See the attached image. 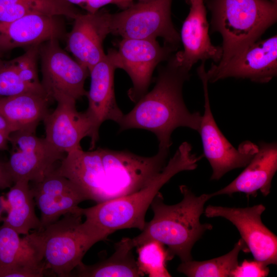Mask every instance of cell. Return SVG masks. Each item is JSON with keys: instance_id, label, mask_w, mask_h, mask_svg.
Masks as SVG:
<instances>
[{"instance_id": "cell-27", "label": "cell", "mask_w": 277, "mask_h": 277, "mask_svg": "<svg viewBox=\"0 0 277 277\" xmlns=\"http://www.w3.org/2000/svg\"><path fill=\"white\" fill-rule=\"evenodd\" d=\"M242 250L249 252L241 238L228 253L207 261L192 260L182 262L177 270L189 277H231V272L239 264L238 256Z\"/></svg>"}, {"instance_id": "cell-19", "label": "cell", "mask_w": 277, "mask_h": 277, "mask_svg": "<svg viewBox=\"0 0 277 277\" xmlns=\"http://www.w3.org/2000/svg\"><path fill=\"white\" fill-rule=\"evenodd\" d=\"M204 1L189 0L190 11L180 34L183 50L174 55L179 63L189 71L199 61L212 60L219 63L222 55V47L211 42Z\"/></svg>"}, {"instance_id": "cell-9", "label": "cell", "mask_w": 277, "mask_h": 277, "mask_svg": "<svg viewBox=\"0 0 277 277\" xmlns=\"http://www.w3.org/2000/svg\"><path fill=\"white\" fill-rule=\"evenodd\" d=\"M56 39L39 45L41 85L50 101L66 97L77 101L86 96L85 83L89 75L88 69L73 59Z\"/></svg>"}, {"instance_id": "cell-17", "label": "cell", "mask_w": 277, "mask_h": 277, "mask_svg": "<svg viewBox=\"0 0 277 277\" xmlns=\"http://www.w3.org/2000/svg\"><path fill=\"white\" fill-rule=\"evenodd\" d=\"M116 69L110 56H106L89 70L90 86L86 96L88 106L85 111L93 130L90 150H93L99 138V129L106 121L118 124L124 114L116 101L114 71Z\"/></svg>"}, {"instance_id": "cell-20", "label": "cell", "mask_w": 277, "mask_h": 277, "mask_svg": "<svg viewBox=\"0 0 277 277\" xmlns=\"http://www.w3.org/2000/svg\"><path fill=\"white\" fill-rule=\"evenodd\" d=\"M258 146V152L243 172L226 186L211 193L212 197L237 192L255 196L258 191L265 196L269 194L277 170V144L263 142Z\"/></svg>"}, {"instance_id": "cell-12", "label": "cell", "mask_w": 277, "mask_h": 277, "mask_svg": "<svg viewBox=\"0 0 277 277\" xmlns=\"http://www.w3.org/2000/svg\"><path fill=\"white\" fill-rule=\"evenodd\" d=\"M265 210L262 204L246 208L209 205L204 212L207 217H222L231 222L254 260L268 266L277 263V238L262 221Z\"/></svg>"}, {"instance_id": "cell-37", "label": "cell", "mask_w": 277, "mask_h": 277, "mask_svg": "<svg viewBox=\"0 0 277 277\" xmlns=\"http://www.w3.org/2000/svg\"><path fill=\"white\" fill-rule=\"evenodd\" d=\"M4 53L1 50V49H0V58H2V57L3 56V55H4Z\"/></svg>"}, {"instance_id": "cell-21", "label": "cell", "mask_w": 277, "mask_h": 277, "mask_svg": "<svg viewBox=\"0 0 277 277\" xmlns=\"http://www.w3.org/2000/svg\"><path fill=\"white\" fill-rule=\"evenodd\" d=\"M15 230L3 224L0 226V267H17L47 271L43 245L37 230L21 237Z\"/></svg>"}, {"instance_id": "cell-4", "label": "cell", "mask_w": 277, "mask_h": 277, "mask_svg": "<svg viewBox=\"0 0 277 277\" xmlns=\"http://www.w3.org/2000/svg\"><path fill=\"white\" fill-rule=\"evenodd\" d=\"M213 31L222 37V65L261 37L277 20V2L268 0H210Z\"/></svg>"}, {"instance_id": "cell-30", "label": "cell", "mask_w": 277, "mask_h": 277, "mask_svg": "<svg viewBox=\"0 0 277 277\" xmlns=\"http://www.w3.org/2000/svg\"><path fill=\"white\" fill-rule=\"evenodd\" d=\"M39 45L25 48V51L23 54L11 61L23 81L31 85L42 88L37 71Z\"/></svg>"}, {"instance_id": "cell-29", "label": "cell", "mask_w": 277, "mask_h": 277, "mask_svg": "<svg viewBox=\"0 0 277 277\" xmlns=\"http://www.w3.org/2000/svg\"><path fill=\"white\" fill-rule=\"evenodd\" d=\"M29 92L46 94L42 88L23 81L11 60L0 58V97H8Z\"/></svg>"}, {"instance_id": "cell-24", "label": "cell", "mask_w": 277, "mask_h": 277, "mask_svg": "<svg viewBox=\"0 0 277 277\" xmlns=\"http://www.w3.org/2000/svg\"><path fill=\"white\" fill-rule=\"evenodd\" d=\"M132 239L124 238L114 244V252L108 259L92 265L82 262L72 271L76 277H137L144 275L133 254Z\"/></svg>"}, {"instance_id": "cell-38", "label": "cell", "mask_w": 277, "mask_h": 277, "mask_svg": "<svg viewBox=\"0 0 277 277\" xmlns=\"http://www.w3.org/2000/svg\"><path fill=\"white\" fill-rule=\"evenodd\" d=\"M273 2H277V0H268Z\"/></svg>"}, {"instance_id": "cell-8", "label": "cell", "mask_w": 277, "mask_h": 277, "mask_svg": "<svg viewBox=\"0 0 277 277\" xmlns=\"http://www.w3.org/2000/svg\"><path fill=\"white\" fill-rule=\"evenodd\" d=\"M197 73L202 81L204 95V112L199 133L204 155L212 169L210 180H219L233 169L246 167L258 152V146L245 141L236 149L227 140L217 125L211 110L208 90L209 82L204 62H202Z\"/></svg>"}, {"instance_id": "cell-33", "label": "cell", "mask_w": 277, "mask_h": 277, "mask_svg": "<svg viewBox=\"0 0 277 277\" xmlns=\"http://www.w3.org/2000/svg\"><path fill=\"white\" fill-rule=\"evenodd\" d=\"M13 184L12 180L5 171L2 163L0 162V189L10 188Z\"/></svg>"}, {"instance_id": "cell-5", "label": "cell", "mask_w": 277, "mask_h": 277, "mask_svg": "<svg viewBox=\"0 0 277 277\" xmlns=\"http://www.w3.org/2000/svg\"><path fill=\"white\" fill-rule=\"evenodd\" d=\"M83 216L81 211L68 213L37 231L46 269L58 277L71 276L90 248L108 236Z\"/></svg>"}, {"instance_id": "cell-31", "label": "cell", "mask_w": 277, "mask_h": 277, "mask_svg": "<svg viewBox=\"0 0 277 277\" xmlns=\"http://www.w3.org/2000/svg\"><path fill=\"white\" fill-rule=\"evenodd\" d=\"M269 273L268 266L256 260H244L231 272V277H265Z\"/></svg>"}, {"instance_id": "cell-16", "label": "cell", "mask_w": 277, "mask_h": 277, "mask_svg": "<svg viewBox=\"0 0 277 277\" xmlns=\"http://www.w3.org/2000/svg\"><path fill=\"white\" fill-rule=\"evenodd\" d=\"M56 108L43 120L45 139L57 151L66 154L81 149L85 137L92 138L93 126L86 112H78L74 99L62 97L55 101Z\"/></svg>"}, {"instance_id": "cell-28", "label": "cell", "mask_w": 277, "mask_h": 277, "mask_svg": "<svg viewBox=\"0 0 277 277\" xmlns=\"http://www.w3.org/2000/svg\"><path fill=\"white\" fill-rule=\"evenodd\" d=\"M137 248V264L140 271L150 277H170L166 267L169 258L167 249L161 243L151 240Z\"/></svg>"}, {"instance_id": "cell-25", "label": "cell", "mask_w": 277, "mask_h": 277, "mask_svg": "<svg viewBox=\"0 0 277 277\" xmlns=\"http://www.w3.org/2000/svg\"><path fill=\"white\" fill-rule=\"evenodd\" d=\"M6 197L8 214L4 217L3 224L20 234H28L32 230L38 231L41 222L36 214L35 202L29 182L26 180L14 182Z\"/></svg>"}, {"instance_id": "cell-35", "label": "cell", "mask_w": 277, "mask_h": 277, "mask_svg": "<svg viewBox=\"0 0 277 277\" xmlns=\"http://www.w3.org/2000/svg\"><path fill=\"white\" fill-rule=\"evenodd\" d=\"M9 143V136L0 131V151L7 150Z\"/></svg>"}, {"instance_id": "cell-23", "label": "cell", "mask_w": 277, "mask_h": 277, "mask_svg": "<svg viewBox=\"0 0 277 277\" xmlns=\"http://www.w3.org/2000/svg\"><path fill=\"white\" fill-rule=\"evenodd\" d=\"M56 172L80 187L90 200L100 202L98 148L84 151L82 148L66 153Z\"/></svg>"}, {"instance_id": "cell-13", "label": "cell", "mask_w": 277, "mask_h": 277, "mask_svg": "<svg viewBox=\"0 0 277 277\" xmlns=\"http://www.w3.org/2000/svg\"><path fill=\"white\" fill-rule=\"evenodd\" d=\"M206 74L210 83L228 77L269 82L277 75V35L257 41L224 64H212Z\"/></svg>"}, {"instance_id": "cell-26", "label": "cell", "mask_w": 277, "mask_h": 277, "mask_svg": "<svg viewBox=\"0 0 277 277\" xmlns=\"http://www.w3.org/2000/svg\"><path fill=\"white\" fill-rule=\"evenodd\" d=\"M81 13L75 6L64 0H0V23L12 22L33 13L74 19Z\"/></svg>"}, {"instance_id": "cell-22", "label": "cell", "mask_w": 277, "mask_h": 277, "mask_svg": "<svg viewBox=\"0 0 277 277\" xmlns=\"http://www.w3.org/2000/svg\"><path fill=\"white\" fill-rule=\"evenodd\" d=\"M49 101L45 94L33 92L0 97V111L14 132H35L38 125L49 113Z\"/></svg>"}, {"instance_id": "cell-15", "label": "cell", "mask_w": 277, "mask_h": 277, "mask_svg": "<svg viewBox=\"0 0 277 277\" xmlns=\"http://www.w3.org/2000/svg\"><path fill=\"white\" fill-rule=\"evenodd\" d=\"M111 14L105 9L81 13L66 36V50L89 71L105 56L103 43L111 33Z\"/></svg>"}, {"instance_id": "cell-34", "label": "cell", "mask_w": 277, "mask_h": 277, "mask_svg": "<svg viewBox=\"0 0 277 277\" xmlns=\"http://www.w3.org/2000/svg\"><path fill=\"white\" fill-rule=\"evenodd\" d=\"M0 131L4 133L6 135L10 136L11 133L14 132V130L5 117L3 113L0 111Z\"/></svg>"}, {"instance_id": "cell-36", "label": "cell", "mask_w": 277, "mask_h": 277, "mask_svg": "<svg viewBox=\"0 0 277 277\" xmlns=\"http://www.w3.org/2000/svg\"><path fill=\"white\" fill-rule=\"evenodd\" d=\"M8 203L6 199L3 196H0V222L3 221L4 217H3V213L8 211Z\"/></svg>"}, {"instance_id": "cell-10", "label": "cell", "mask_w": 277, "mask_h": 277, "mask_svg": "<svg viewBox=\"0 0 277 277\" xmlns=\"http://www.w3.org/2000/svg\"><path fill=\"white\" fill-rule=\"evenodd\" d=\"M117 49H111L107 54L116 69L124 70L129 76L132 87L128 91L131 101L136 103L147 92L152 74L162 62L168 60L176 49L156 39L123 38Z\"/></svg>"}, {"instance_id": "cell-3", "label": "cell", "mask_w": 277, "mask_h": 277, "mask_svg": "<svg viewBox=\"0 0 277 277\" xmlns=\"http://www.w3.org/2000/svg\"><path fill=\"white\" fill-rule=\"evenodd\" d=\"M192 152V146L184 142L179 147L163 169L145 187L131 194L82 208L86 221L108 235L115 231L145 227L146 212L160 189L177 173L192 170L202 158Z\"/></svg>"}, {"instance_id": "cell-32", "label": "cell", "mask_w": 277, "mask_h": 277, "mask_svg": "<svg viewBox=\"0 0 277 277\" xmlns=\"http://www.w3.org/2000/svg\"><path fill=\"white\" fill-rule=\"evenodd\" d=\"M74 6H78L88 13H95L103 7L113 4L124 10L135 1L141 0H64Z\"/></svg>"}, {"instance_id": "cell-14", "label": "cell", "mask_w": 277, "mask_h": 277, "mask_svg": "<svg viewBox=\"0 0 277 277\" xmlns=\"http://www.w3.org/2000/svg\"><path fill=\"white\" fill-rule=\"evenodd\" d=\"M33 183L30 187L35 204L41 212V226L38 231L67 213L80 212L79 204L90 200L80 187L58 174L55 169L40 182Z\"/></svg>"}, {"instance_id": "cell-7", "label": "cell", "mask_w": 277, "mask_h": 277, "mask_svg": "<svg viewBox=\"0 0 277 277\" xmlns=\"http://www.w3.org/2000/svg\"><path fill=\"white\" fill-rule=\"evenodd\" d=\"M172 0H141L122 11L111 14V34L123 38L164 39L175 49L180 35L171 19Z\"/></svg>"}, {"instance_id": "cell-6", "label": "cell", "mask_w": 277, "mask_h": 277, "mask_svg": "<svg viewBox=\"0 0 277 277\" xmlns=\"http://www.w3.org/2000/svg\"><path fill=\"white\" fill-rule=\"evenodd\" d=\"M100 203L135 192L147 186L166 166L169 149L146 157L126 150L98 148Z\"/></svg>"}, {"instance_id": "cell-2", "label": "cell", "mask_w": 277, "mask_h": 277, "mask_svg": "<svg viewBox=\"0 0 277 277\" xmlns=\"http://www.w3.org/2000/svg\"><path fill=\"white\" fill-rule=\"evenodd\" d=\"M182 200L174 205H167L159 192L150 206L152 219L146 223L142 232L132 239L134 247L151 241L167 246L169 260L177 256L182 262L192 260V248L208 230L210 224H201L200 218L205 203L212 197L211 193L196 196L186 186L181 185Z\"/></svg>"}, {"instance_id": "cell-1", "label": "cell", "mask_w": 277, "mask_h": 277, "mask_svg": "<svg viewBox=\"0 0 277 277\" xmlns=\"http://www.w3.org/2000/svg\"><path fill=\"white\" fill-rule=\"evenodd\" d=\"M189 71L171 55L166 65L160 67L153 89L124 114L118 124L120 131L130 129L149 131L156 135L159 148L167 149L172 144L171 134L177 128L187 127L199 132L202 115L189 111L182 94Z\"/></svg>"}, {"instance_id": "cell-11", "label": "cell", "mask_w": 277, "mask_h": 277, "mask_svg": "<svg viewBox=\"0 0 277 277\" xmlns=\"http://www.w3.org/2000/svg\"><path fill=\"white\" fill-rule=\"evenodd\" d=\"M9 143L12 146L10 156L2 165L13 183L19 180L40 182L55 169L54 164L65 156L45 138L37 137L35 132H13L9 136Z\"/></svg>"}, {"instance_id": "cell-18", "label": "cell", "mask_w": 277, "mask_h": 277, "mask_svg": "<svg viewBox=\"0 0 277 277\" xmlns=\"http://www.w3.org/2000/svg\"><path fill=\"white\" fill-rule=\"evenodd\" d=\"M64 17L41 13L28 14L7 23H0V49L5 53L53 39H65Z\"/></svg>"}]
</instances>
